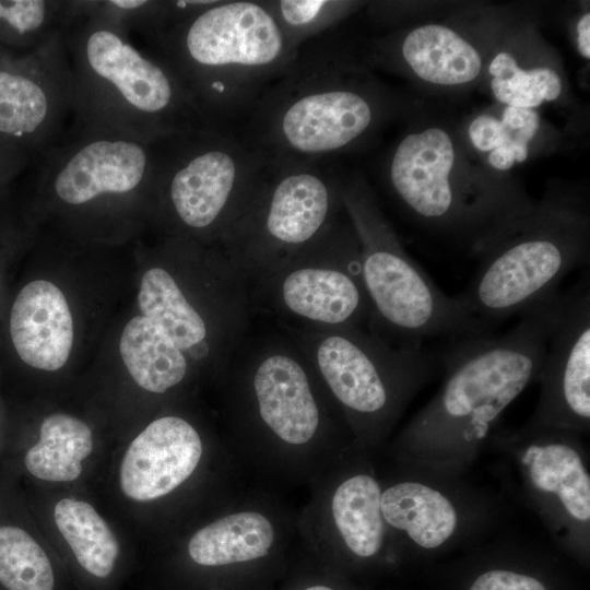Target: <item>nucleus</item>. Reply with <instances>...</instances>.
<instances>
[{
  "label": "nucleus",
  "mask_w": 590,
  "mask_h": 590,
  "mask_svg": "<svg viewBox=\"0 0 590 590\" xmlns=\"http://www.w3.org/2000/svg\"><path fill=\"white\" fill-rule=\"evenodd\" d=\"M216 380L223 433L241 470L267 486H311L338 464L346 425L284 329H250Z\"/></svg>",
  "instance_id": "nucleus-1"
},
{
  "label": "nucleus",
  "mask_w": 590,
  "mask_h": 590,
  "mask_svg": "<svg viewBox=\"0 0 590 590\" xmlns=\"http://www.w3.org/2000/svg\"><path fill=\"white\" fill-rule=\"evenodd\" d=\"M241 471L223 430L168 412L113 447L92 491L135 542L152 545L239 488Z\"/></svg>",
  "instance_id": "nucleus-2"
},
{
  "label": "nucleus",
  "mask_w": 590,
  "mask_h": 590,
  "mask_svg": "<svg viewBox=\"0 0 590 590\" xmlns=\"http://www.w3.org/2000/svg\"><path fill=\"white\" fill-rule=\"evenodd\" d=\"M381 101L361 68L323 34L302 46L267 87L239 137L270 165L320 163L373 131Z\"/></svg>",
  "instance_id": "nucleus-3"
},
{
  "label": "nucleus",
  "mask_w": 590,
  "mask_h": 590,
  "mask_svg": "<svg viewBox=\"0 0 590 590\" xmlns=\"http://www.w3.org/2000/svg\"><path fill=\"white\" fill-rule=\"evenodd\" d=\"M62 31L72 74L71 133L153 142L211 128L174 70L110 23L76 11Z\"/></svg>",
  "instance_id": "nucleus-4"
},
{
  "label": "nucleus",
  "mask_w": 590,
  "mask_h": 590,
  "mask_svg": "<svg viewBox=\"0 0 590 590\" xmlns=\"http://www.w3.org/2000/svg\"><path fill=\"white\" fill-rule=\"evenodd\" d=\"M149 43L180 79L208 126L228 131L297 54L262 0H217Z\"/></svg>",
  "instance_id": "nucleus-5"
},
{
  "label": "nucleus",
  "mask_w": 590,
  "mask_h": 590,
  "mask_svg": "<svg viewBox=\"0 0 590 590\" xmlns=\"http://www.w3.org/2000/svg\"><path fill=\"white\" fill-rule=\"evenodd\" d=\"M152 546L178 590H274L302 544L297 515L258 487L236 489Z\"/></svg>",
  "instance_id": "nucleus-6"
},
{
  "label": "nucleus",
  "mask_w": 590,
  "mask_h": 590,
  "mask_svg": "<svg viewBox=\"0 0 590 590\" xmlns=\"http://www.w3.org/2000/svg\"><path fill=\"white\" fill-rule=\"evenodd\" d=\"M563 300L564 293L558 292L522 314L520 321L504 333L481 332L445 340L437 352L446 373L442 390L409 433H461L465 440L482 437L539 378Z\"/></svg>",
  "instance_id": "nucleus-7"
},
{
  "label": "nucleus",
  "mask_w": 590,
  "mask_h": 590,
  "mask_svg": "<svg viewBox=\"0 0 590 590\" xmlns=\"http://www.w3.org/2000/svg\"><path fill=\"white\" fill-rule=\"evenodd\" d=\"M341 199L359 245L370 332L403 347L424 346V341L435 338L491 332L459 296H447L406 255L362 180H342Z\"/></svg>",
  "instance_id": "nucleus-8"
},
{
  "label": "nucleus",
  "mask_w": 590,
  "mask_h": 590,
  "mask_svg": "<svg viewBox=\"0 0 590 590\" xmlns=\"http://www.w3.org/2000/svg\"><path fill=\"white\" fill-rule=\"evenodd\" d=\"M154 200L176 238L216 246L243 214L269 164L232 131L200 128L155 142Z\"/></svg>",
  "instance_id": "nucleus-9"
},
{
  "label": "nucleus",
  "mask_w": 590,
  "mask_h": 590,
  "mask_svg": "<svg viewBox=\"0 0 590 590\" xmlns=\"http://www.w3.org/2000/svg\"><path fill=\"white\" fill-rule=\"evenodd\" d=\"M278 326L299 345L347 428L363 439L390 427L437 357L424 346L391 345L364 327Z\"/></svg>",
  "instance_id": "nucleus-10"
},
{
  "label": "nucleus",
  "mask_w": 590,
  "mask_h": 590,
  "mask_svg": "<svg viewBox=\"0 0 590 590\" xmlns=\"http://www.w3.org/2000/svg\"><path fill=\"white\" fill-rule=\"evenodd\" d=\"M480 256L481 264L459 297L492 332L558 293L563 279L587 260L586 220L562 208L515 217Z\"/></svg>",
  "instance_id": "nucleus-11"
},
{
  "label": "nucleus",
  "mask_w": 590,
  "mask_h": 590,
  "mask_svg": "<svg viewBox=\"0 0 590 590\" xmlns=\"http://www.w3.org/2000/svg\"><path fill=\"white\" fill-rule=\"evenodd\" d=\"M341 187L323 162L269 164L256 194L216 246L249 286L340 220Z\"/></svg>",
  "instance_id": "nucleus-12"
},
{
  "label": "nucleus",
  "mask_w": 590,
  "mask_h": 590,
  "mask_svg": "<svg viewBox=\"0 0 590 590\" xmlns=\"http://www.w3.org/2000/svg\"><path fill=\"white\" fill-rule=\"evenodd\" d=\"M252 309L280 326L367 328L369 300L361 270L359 245L350 222L339 220L326 234L249 285Z\"/></svg>",
  "instance_id": "nucleus-13"
},
{
  "label": "nucleus",
  "mask_w": 590,
  "mask_h": 590,
  "mask_svg": "<svg viewBox=\"0 0 590 590\" xmlns=\"http://www.w3.org/2000/svg\"><path fill=\"white\" fill-rule=\"evenodd\" d=\"M155 141L117 134L69 133L33 155L40 198L63 211L154 200ZM129 206V205H128Z\"/></svg>",
  "instance_id": "nucleus-14"
},
{
  "label": "nucleus",
  "mask_w": 590,
  "mask_h": 590,
  "mask_svg": "<svg viewBox=\"0 0 590 590\" xmlns=\"http://www.w3.org/2000/svg\"><path fill=\"white\" fill-rule=\"evenodd\" d=\"M72 117V74L62 32L0 62V141L33 155L63 137Z\"/></svg>",
  "instance_id": "nucleus-15"
},
{
  "label": "nucleus",
  "mask_w": 590,
  "mask_h": 590,
  "mask_svg": "<svg viewBox=\"0 0 590 590\" xmlns=\"http://www.w3.org/2000/svg\"><path fill=\"white\" fill-rule=\"evenodd\" d=\"M310 487V499L297 515L303 550L338 574L344 556L377 557L386 536L378 481L366 472L337 475L331 469Z\"/></svg>",
  "instance_id": "nucleus-16"
},
{
  "label": "nucleus",
  "mask_w": 590,
  "mask_h": 590,
  "mask_svg": "<svg viewBox=\"0 0 590 590\" xmlns=\"http://www.w3.org/2000/svg\"><path fill=\"white\" fill-rule=\"evenodd\" d=\"M38 488V527L54 552L88 577L110 578L135 542L132 535L91 489Z\"/></svg>",
  "instance_id": "nucleus-17"
},
{
  "label": "nucleus",
  "mask_w": 590,
  "mask_h": 590,
  "mask_svg": "<svg viewBox=\"0 0 590 590\" xmlns=\"http://www.w3.org/2000/svg\"><path fill=\"white\" fill-rule=\"evenodd\" d=\"M542 422L582 426L590 418V276L564 293L540 376Z\"/></svg>",
  "instance_id": "nucleus-18"
},
{
  "label": "nucleus",
  "mask_w": 590,
  "mask_h": 590,
  "mask_svg": "<svg viewBox=\"0 0 590 590\" xmlns=\"http://www.w3.org/2000/svg\"><path fill=\"white\" fill-rule=\"evenodd\" d=\"M456 153L444 129L408 133L394 148L388 165L393 196L415 219L434 226L464 224L471 215L451 181Z\"/></svg>",
  "instance_id": "nucleus-19"
},
{
  "label": "nucleus",
  "mask_w": 590,
  "mask_h": 590,
  "mask_svg": "<svg viewBox=\"0 0 590 590\" xmlns=\"http://www.w3.org/2000/svg\"><path fill=\"white\" fill-rule=\"evenodd\" d=\"M113 447L93 427L68 412H52L39 423L36 439L22 457L23 469L38 486L93 489Z\"/></svg>",
  "instance_id": "nucleus-20"
},
{
  "label": "nucleus",
  "mask_w": 590,
  "mask_h": 590,
  "mask_svg": "<svg viewBox=\"0 0 590 590\" xmlns=\"http://www.w3.org/2000/svg\"><path fill=\"white\" fill-rule=\"evenodd\" d=\"M10 334L17 355L28 366L45 371L62 368L74 333L71 310L60 288L45 280L26 284L11 309Z\"/></svg>",
  "instance_id": "nucleus-21"
},
{
  "label": "nucleus",
  "mask_w": 590,
  "mask_h": 590,
  "mask_svg": "<svg viewBox=\"0 0 590 590\" xmlns=\"http://www.w3.org/2000/svg\"><path fill=\"white\" fill-rule=\"evenodd\" d=\"M138 306L141 316L160 326L194 365L210 368L219 376L228 358L166 267L154 266L144 272Z\"/></svg>",
  "instance_id": "nucleus-22"
},
{
  "label": "nucleus",
  "mask_w": 590,
  "mask_h": 590,
  "mask_svg": "<svg viewBox=\"0 0 590 590\" xmlns=\"http://www.w3.org/2000/svg\"><path fill=\"white\" fill-rule=\"evenodd\" d=\"M393 54L416 76L437 85L472 82L482 69V59L475 47L441 24L415 27L396 45L381 42L374 56Z\"/></svg>",
  "instance_id": "nucleus-23"
},
{
  "label": "nucleus",
  "mask_w": 590,
  "mask_h": 590,
  "mask_svg": "<svg viewBox=\"0 0 590 590\" xmlns=\"http://www.w3.org/2000/svg\"><path fill=\"white\" fill-rule=\"evenodd\" d=\"M119 351L133 382L156 397L178 391L194 365L160 326L141 315L125 326Z\"/></svg>",
  "instance_id": "nucleus-24"
},
{
  "label": "nucleus",
  "mask_w": 590,
  "mask_h": 590,
  "mask_svg": "<svg viewBox=\"0 0 590 590\" xmlns=\"http://www.w3.org/2000/svg\"><path fill=\"white\" fill-rule=\"evenodd\" d=\"M384 520L424 548L445 543L457 527V512L440 492L417 482H400L381 491Z\"/></svg>",
  "instance_id": "nucleus-25"
},
{
  "label": "nucleus",
  "mask_w": 590,
  "mask_h": 590,
  "mask_svg": "<svg viewBox=\"0 0 590 590\" xmlns=\"http://www.w3.org/2000/svg\"><path fill=\"white\" fill-rule=\"evenodd\" d=\"M523 462L533 485L556 494L566 511L579 521L590 519V477L578 452L563 442L531 445Z\"/></svg>",
  "instance_id": "nucleus-26"
},
{
  "label": "nucleus",
  "mask_w": 590,
  "mask_h": 590,
  "mask_svg": "<svg viewBox=\"0 0 590 590\" xmlns=\"http://www.w3.org/2000/svg\"><path fill=\"white\" fill-rule=\"evenodd\" d=\"M52 553L40 529L0 523V583L7 590H55Z\"/></svg>",
  "instance_id": "nucleus-27"
},
{
  "label": "nucleus",
  "mask_w": 590,
  "mask_h": 590,
  "mask_svg": "<svg viewBox=\"0 0 590 590\" xmlns=\"http://www.w3.org/2000/svg\"><path fill=\"white\" fill-rule=\"evenodd\" d=\"M74 15L73 0H0V46L15 54L32 51Z\"/></svg>",
  "instance_id": "nucleus-28"
},
{
  "label": "nucleus",
  "mask_w": 590,
  "mask_h": 590,
  "mask_svg": "<svg viewBox=\"0 0 590 590\" xmlns=\"http://www.w3.org/2000/svg\"><path fill=\"white\" fill-rule=\"evenodd\" d=\"M491 90L499 103L534 109L562 93L559 74L550 67L521 68L508 51L497 52L488 64Z\"/></svg>",
  "instance_id": "nucleus-29"
},
{
  "label": "nucleus",
  "mask_w": 590,
  "mask_h": 590,
  "mask_svg": "<svg viewBox=\"0 0 590 590\" xmlns=\"http://www.w3.org/2000/svg\"><path fill=\"white\" fill-rule=\"evenodd\" d=\"M262 3L295 51L329 32L357 4L335 0H262Z\"/></svg>",
  "instance_id": "nucleus-30"
},
{
  "label": "nucleus",
  "mask_w": 590,
  "mask_h": 590,
  "mask_svg": "<svg viewBox=\"0 0 590 590\" xmlns=\"http://www.w3.org/2000/svg\"><path fill=\"white\" fill-rule=\"evenodd\" d=\"M503 142L488 153V164L497 170H508L522 163L529 144L540 128V116L534 109L505 106L502 118Z\"/></svg>",
  "instance_id": "nucleus-31"
},
{
  "label": "nucleus",
  "mask_w": 590,
  "mask_h": 590,
  "mask_svg": "<svg viewBox=\"0 0 590 590\" xmlns=\"http://www.w3.org/2000/svg\"><path fill=\"white\" fill-rule=\"evenodd\" d=\"M274 590H345L341 575L329 569L300 546L286 575Z\"/></svg>",
  "instance_id": "nucleus-32"
},
{
  "label": "nucleus",
  "mask_w": 590,
  "mask_h": 590,
  "mask_svg": "<svg viewBox=\"0 0 590 590\" xmlns=\"http://www.w3.org/2000/svg\"><path fill=\"white\" fill-rule=\"evenodd\" d=\"M469 590H546L538 579L510 570L494 569L479 576Z\"/></svg>",
  "instance_id": "nucleus-33"
},
{
  "label": "nucleus",
  "mask_w": 590,
  "mask_h": 590,
  "mask_svg": "<svg viewBox=\"0 0 590 590\" xmlns=\"http://www.w3.org/2000/svg\"><path fill=\"white\" fill-rule=\"evenodd\" d=\"M469 138L475 149L489 153L503 142V126L500 119L492 115H480L469 127Z\"/></svg>",
  "instance_id": "nucleus-34"
},
{
  "label": "nucleus",
  "mask_w": 590,
  "mask_h": 590,
  "mask_svg": "<svg viewBox=\"0 0 590 590\" xmlns=\"http://www.w3.org/2000/svg\"><path fill=\"white\" fill-rule=\"evenodd\" d=\"M32 154L26 150L0 141V188L31 165Z\"/></svg>",
  "instance_id": "nucleus-35"
},
{
  "label": "nucleus",
  "mask_w": 590,
  "mask_h": 590,
  "mask_svg": "<svg viewBox=\"0 0 590 590\" xmlns=\"http://www.w3.org/2000/svg\"><path fill=\"white\" fill-rule=\"evenodd\" d=\"M577 31V48L579 54L586 58H590V14L585 13L576 26Z\"/></svg>",
  "instance_id": "nucleus-36"
},
{
  "label": "nucleus",
  "mask_w": 590,
  "mask_h": 590,
  "mask_svg": "<svg viewBox=\"0 0 590 590\" xmlns=\"http://www.w3.org/2000/svg\"><path fill=\"white\" fill-rule=\"evenodd\" d=\"M15 52L10 51L3 47L0 46V62L4 59L9 58L10 56L14 55Z\"/></svg>",
  "instance_id": "nucleus-37"
}]
</instances>
